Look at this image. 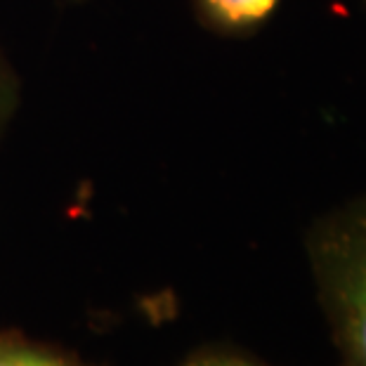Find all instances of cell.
Here are the masks:
<instances>
[{
	"label": "cell",
	"instance_id": "6",
	"mask_svg": "<svg viewBox=\"0 0 366 366\" xmlns=\"http://www.w3.org/2000/svg\"><path fill=\"white\" fill-rule=\"evenodd\" d=\"M64 3H69V5H81V3H85V0H64Z\"/></svg>",
	"mask_w": 366,
	"mask_h": 366
},
{
	"label": "cell",
	"instance_id": "2",
	"mask_svg": "<svg viewBox=\"0 0 366 366\" xmlns=\"http://www.w3.org/2000/svg\"><path fill=\"white\" fill-rule=\"evenodd\" d=\"M282 0H192L206 31L222 38H248L267 24Z\"/></svg>",
	"mask_w": 366,
	"mask_h": 366
},
{
	"label": "cell",
	"instance_id": "5",
	"mask_svg": "<svg viewBox=\"0 0 366 366\" xmlns=\"http://www.w3.org/2000/svg\"><path fill=\"white\" fill-rule=\"evenodd\" d=\"M180 366H272L264 364L255 357L239 352L232 347H201L197 352H192Z\"/></svg>",
	"mask_w": 366,
	"mask_h": 366
},
{
	"label": "cell",
	"instance_id": "4",
	"mask_svg": "<svg viewBox=\"0 0 366 366\" xmlns=\"http://www.w3.org/2000/svg\"><path fill=\"white\" fill-rule=\"evenodd\" d=\"M21 104V79L17 69L0 48V142L10 130Z\"/></svg>",
	"mask_w": 366,
	"mask_h": 366
},
{
	"label": "cell",
	"instance_id": "3",
	"mask_svg": "<svg viewBox=\"0 0 366 366\" xmlns=\"http://www.w3.org/2000/svg\"><path fill=\"white\" fill-rule=\"evenodd\" d=\"M0 366H102L66 347L31 338L17 329L0 331Z\"/></svg>",
	"mask_w": 366,
	"mask_h": 366
},
{
	"label": "cell",
	"instance_id": "1",
	"mask_svg": "<svg viewBox=\"0 0 366 366\" xmlns=\"http://www.w3.org/2000/svg\"><path fill=\"white\" fill-rule=\"evenodd\" d=\"M305 255L338 366H366V194L310 224Z\"/></svg>",
	"mask_w": 366,
	"mask_h": 366
},
{
	"label": "cell",
	"instance_id": "7",
	"mask_svg": "<svg viewBox=\"0 0 366 366\" xmlns=\"http://www.w3.org/2000/svg\"><path fill=\"white\" fill-rule=\"evenodd\" d=\"M364 5H366V0H364Z\"/></svg>",
	"mask_w": 366,
	"mask_h": 366
}]
</instances>
